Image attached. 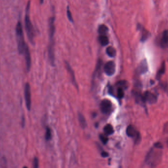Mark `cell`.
<instances>
[{
  "mask_svg": "<svg viewBox=\"0 0 168 168\" xmlns=\"http://www.w3.org/2000/svg\"><path fill=\"white\" fill-rule=\"evenodd\" d=\"M99 139L103 144H107V143H108V138L107 137V135H106L105 134H101L99 135Z\"/></svg>",
  "mask_w": 168,
  "mask_h": 168,
  "instance_id": "cell-23",
  "label": "cell"
},
{
  "mask_svg": "<svg viewBox=\"0 0 168 168\" xmlns=\"http://www.w3.org/2000/svg\"><path fill=\"white\" fill-rule=\"evenodd\" d=\"M78 120H79V123L80 124L81 126L83 128H85L87 127V122L83 114L81 113H79L78 114Z\"/></svg>",
  "mask_w": 168,
  "mask_h": 168,
  "instance_id": "cell-17",
  "label": "cell"
},
{
  "mask_svg": "<svg viewBox=\"0 0 168 168\" xmlns=\"http://www.w3.org/2000/svg\"><path fill=\"white\" fill-rule=\"evenodd\" d=\"M101 156H102V157H104V158H106V157H108L109 156V153L106 152V151H102L101 153Z\"/></svg>",
  "mask_w": 168,
  "mask_h": 168,
  "instance_id": "cell-29",
  "label": "cell"
},
{
  "mask_svg": "<svg viewBox=\"0 0 168 168\" xmlns=\"http://www.w3.org/2000/svg\"><path fill=\"white\" fill-rule=\"evenodd\" d=\"M134 95L136 101H137L138 103H140L141 104H145L146 101H145L143 95H142L140 93H139L138 92H136L135 93Z\"/></svg>",
  "mask_w": 168,
  "mask_h": 168,
  "instance_id": "cell-21",
  "label": "cell"
},
{
  "mask_svg": "<svg viewBox=\"0 0 168 168\" xmlns=\"http://www.w3.org/2000/svg\"><path fill=\"white\" fill-rule=\"evenodd\" d=\"M117 96L120 99H122L124 96V91L123 89L119 87L117 90Z\"/></svg>",
  "mask_w": 168,
  "mask_h": 168,
  "instance_id": "cell-24",
  "label": "cell"
},
{
  "mask_svg": "<svg viewBox=\"0 0 168 168\" xmlns=\"http://www.w3.org/2000/svg\"><path fill=\"white\" fill-rule=\"evenodd\" d=\"M98 40L101 45L105 46L109 44V39L106 35H100L98 37Z\"/></svg>",
  "mask_w": 168,
  "mask_h": 168,
  "instance_id": "cell-15",
  "label": "cell"
},
{
  "mask_svg": "<svg viewBox=\"0 0 168 168\" xmlns=\"http://www.w3.org/2000/svg\"><path fill=\"white\" fill-rule=\"evenodd\" d=\"M112 102L108 99H103L101 102L100 108L102 113L104 114H107L110 112L112 109Z\"/></svg>",
  "mask_w": 168,
  "mask_h": 168,
  "instance_id": "cell-7",
  "label": "cell"
},
{
  "mask_svg": "<svg viewBox=\"0 0 168 168\" xmlns=\"http://www.w3.org/2000/svg\"><path fill=\"white\" fill-rule=\"evenodd\" d=\"M145 101L150 104H154L157 102V98L156 95L150 92H146L143 95Z\"/></svg>",
  "mask_w": 168,
  "mask_h": 168,
  "instance_id": "cell-11",
  "label": "cell"
},
{
  "mask_svg": "<svg viewBox=\"0 0 168 168\" xmlns=\"http://www.w3.org/2000/svg\"><path fill=\"white\" fill-rule=\"evenodd\" d=\"M104 71L106 75L111 76L114 74L116 71V65L113 61L106 62L104 67Z\"/></svg>",
  "mask_w": 168,
  "mask_h": 168,
  "instance_id": "cell-6",
  "label": "cell"
},
{
  "mask_svg": "<svg viewBox=\"0 0 168 168\" xmlns=\"http://www.w3.org/2000/svg\"><path fill=\"white\" fill-rule=\"evenodd\" d=\"M103 130H104L105 134L107 136L113 134L114 132V129L113 128L112 125H111L110 124H108L105 126Z\"/></svg>",
  "mask_w": 168,
  "mask_h": 168,
  "instance_id": "cell-16",
  "label": "cell"
},
{
  "mask_svg": "<svg viewBox=\"0 0 168 168\" xmlns=\"http://www.w3.org/2000/svg\"><path fill=\"white\" fill-rule=\"evenodd\" d=\"M160 45L163 48H165L168 45V29L164 31L160 40Z\"/></svg>",
  "mask_w": 168,
  "mask_h": 168,
  "instance_id": "cell-13",
  "label": "cell"
},
{
  "mask_svg": "<svg viewBox=\"0 0 168 168\" xmlns=\"http://www.w3.org/2000/svg\"><path fill=\"white\" fill-rule=\"evenodd\" d=\"M65 67H66V69H67L68 72L69 73V75H70L72 83L73 84V85L77 88L76 81V79H75V75H74V73L73 69H72V68L71 67L70 65L67 62H65Z\"/></svg>",
  "mask_w": 168,
  "mask_h": 168,
  "instance_id": "cell-12",
  "label": "cell"
},
{
  "mask_svg": "<svg viewBox=\"0 0 168 168\" xmlns=\"http://www.w3.org/2000/svg\"><path fill=\"white\" fill-rule=\"evenodd\" d=\"M106 54L110 57H114L116 55V50L113 47H108L106 50Z\"/></svg>",
  "mask_w": 168,
  "mask_h": 168,
  "instance_id": "cell-20",
  "label": "cell"
},
{
  "mask_svg": "<svg viewBox=\"0 0 168 168\" xmlns=\"http://www.w3.org/2000/svg\"><path fill=\"white\" fill-rule=\"evenodd\" d=\"M55 17L54 16L51 17L49 19V34L50 43H53V40H54V34L55 31Z\"/></svg>",
  "mask_w": 168,
  "mask_h": 168,
  "instance_id": "cell-9",
  "label": "cell"
},
{
  "mask_svg": "<svg viewBox=\"0 0 168 168\" xmlns=\"http://www.w3.org/2000/svg\"><path fill=\"white\" fill-rule=\"evenodd\" d=\"M126 133L128 137L134 139L135 144H140L141 141V136L140 133L136 130L134 126L132 125L128 126L126 130Z\"/></svg>",
  "mask_w": 168,
  "mask_h": 168,
  "instance_id": "cell-4",
  "label": "cell"
},
{
  "mask_svg": "<svg viewBox=\"0 0 168 168\" xmlns=\"http://www.w3.org/2000/svg\"><path fill=\"white\" fill-rule=\"evenodd\" d=\"M117 85L119 86V87L123 88V89L127 88V82L125 81H120L117 83Z\"/></svg>",
  "mask_w": 168,
  "mask_h": 168,
  "instance_id": "cell-26",
  "label": "cell"
},
{
  "mask_svg": "<svg viewBox=\"0 0 168 168\" xmlns=\"http://www.w3.org/2000/svg\"><path fill=\"white\" fill-rule=\"evenodd\" d=\"M148 70V65L146 60L142 62L140 64V66L139 67V71L141 74L145 73Z\"/></svg>",
  "mask_w": 168,
  "mask_h": 168,
  "instance_id": "cell-14",
  "label": "cell"
},
{
  "mask_svg": "<svg viewBox=\"0 0 168 168\" xmlns=\"http://www.w3.org/2000/svg\"><path fill=\"white\" fill-rule=\"evenodd\" d=\"M1 165L3 168H7V161L5 157H3L1 160Z\"/></svg>",
  "mask_w": 168,
  "mask_h": 168,
  "instance_id": "cell-27",
  "label": "cell"
},
{
  "mask_svg": "<svg viewBox=\"0 0 168 168\" xmlns=\"http://www.w3.org/2000/svg\"><path fill=\"white\" fill-rule=\"evenodd\" d=\"M163 148L153 145L146 155L145 162L151 168H155L160 164L162 157Z\"/></svg>",
  "mask_w": 168,
  "mask_h": 168,
  "instance_id": "cell-1",
  "label": "cell"
},
{
  "mask_svg": "<svg viewBox=\"0 0 168 168\" xmlns=\"http://www.w3.org/2000/svg\"><path fill=\"white\" fill-rule=\"evenodd\" d=\"M15 31L18 51L19 54L21 55L23 54L24 49L27 44L24 40V34H23L22 26L21 22L18 21L17 23L16 26Z\"/></svg>",
  "mask_w": 168,
  "mask_h": 168,
  "instance_id": "cell-3",
  "label": "cell"
},
{
  "mask_svg": "<svg viewBox=\"0 0 168 168\" xmlns=\"http://www.w3.org/2000/svg\"><path fill=\"white\" fill-rule=\"evenodd\" d=\"M108 31V28L105 25L102 24L98 27V32L100 34V35H106Z\"/></svg>",
  "mask_w": 168,
  "mask_h": 168,
  "instance_id": "cell-19",
  "label": "cell"
},
{
  "mask_svg": "<svg viewBox=\"0 0 168 168\" xmlns=\"http://www.w3.org/2000/svg\"><path fill=\"white\" fill-rule=\"evenodd\" d=\"M67 17L69 21L71 23L73 22V19L72 17V14H71L70 10H69V7H67Z\"/></svg>",
  "mask_w": 168,
  "mask_h": 168,
  "instance_id": "cell-25",
  "label": "cell"
},
{
  "mask_svg": "<svg viewBox=\"0 0 168 168\" xmlns=\"http://www.w3.org/2000/svg\"><path fill=\"white\" fill-rule=\"evenodd\" d=\"M137 29L138 30L141 32L142 35L141 40L142 42L146 41L150 35V32L147 30H146V29L141 24H138Z\"/></svg>",
  "mask_w": 168,
  "mask_h": 168,
  "instance_id": "cell-10",
  "label": "cell"
},
{
  "mask_svg": "<svg viewBox=\"0 0 168 168\" xmlns=\"http://www.w3.org/2000/svg\"><path fill=\"white\" fill-rule=\"evenodd\" d=\"M30 1L28 2L26 7V12L25 17V27L27 37L30 43L34 44V27L30 19V16L29 15V11L30 10Z\"/></svg>",
  "mask_w": 168,
  "mask_h": 168,
  "instance_id": "cell-2",
  "label": "cell"
},
{
  "mask_svg": "<svg viewBox=\"0 0 168 168\" xmlns=\"http://www.w3.org/2000/svg\"><path fill=\"white\" fill-rule=\"evenodd\" d=\"M33 167L34 168H38L39 167V161L37 157H34L33 160Z\"/></svg>",
  "mask_w": 168,
  "mask_h": 168,
  "instance_id": "cell-28",
  "label": "cell"
},
{
  "mask_svg": "<svg viewBox=\"0 0 168 168\" xmlns=\"http://www.w3.org/2000/svg\"><path fill=\"white\" fill-rule=\"evenodd\" d=\"M24 98L25 101L26 105L28 110L30 111L31 109V90L29 83H26L24 88Z\"/></svg>",
  "mask_w": 168,
  "mask_h": 168,
  "instance_id": "cell-5",
  "label": "cell"
},
{
  "mask_svg": "<svg viewBox=\"0 0 168 168\" xmlns=\"http://www.w3.org/2000/svg\"><path fill=\"white\" fill-rule=\"evenodd\" d=\"M166 70V65L165 62H162V64L161 65V67H160L159 69L158 70L157 72V74H156V78L158 80H159L161 78V77L162 76Z\"/></svg>",
  "mask_w": 168,
  "mask_h": 168,
  "instance_id": "cell-18",
  "label": "cell"
},
{
  "mask_svg": "<svg viewBox=\"0 0 168 168\" xmlns=\"http://www.w3.org/2000/svg\"><path fill=\"white\" fill-rule=\"evenodd\" d=\"M23 54H24L25 59L26 69L28 72H29L31 69V56L29 48L27 44L26 45L25 49H24Z\"/></svg>",
  "mask_w": 168,
  "mask_h": 168,
  "instance_id": "cell-8",
  "label": "cell"
},
{
  "mask_svg": "<svg viewBox=\"0 0 168 168\" xmlns=\"http://www.w3.org/2000/svg\"><path fill=\"white\" fill-rule=\"evenodd\" d=\"M51 137H52V134H51V129L49 127H47L46 129V132H45V139L47 141H48L51 139Z\"/></svg>",
  "mask_w": 168,
  "mask_h": 168,
  "instance_id": "cell-22",
  "label": "cell"
},
{
  "mask_svg": "<svg viewBox=\"0 0 168 168\" xmlns=\"http://www.w3.org/2000/svg\"><path fill=\"white\" fill-rule=\"evenodd\" d=\"M23 168H28V167H26V166H24V167H23Z\"/></svg>",
  "mask_w": 168,
  "mask_h": 168,
  "instance_id": "cell-31",
  "label": "cell"
},
{
  "mask_svg": "<svg viewBox=\"0 0 168 168\" xmlns=\"http://www.w3.org/2000/svg\"><path fill=\"white\" fill-rule=\"evenodd\" d=\"M40 4H43V1H44V0H40Z\"/></svg>",
  "mask_w": 168,
  "mask_h": 168,
  "instance_id": "cell-30",
  "label": "cell"
}]
</instances>
